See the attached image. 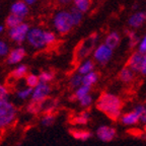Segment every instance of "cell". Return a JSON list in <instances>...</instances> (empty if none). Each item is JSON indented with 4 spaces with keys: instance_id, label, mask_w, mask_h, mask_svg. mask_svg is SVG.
<instances>
[{
    "instance_id": "obj_43",
    "label": "cell",
    "mask_w": 146,
    "mask_h": 146,
    "mask_svg": "<svg viewBox=\"0 0 146 146\" xmlns=\"http://www.w3.org/2000/svg\"><path fill=\"white\" fill-rule=\"evenodd\" d=\"M4 30H5V25H0V34H2V33L4 32Z\"/></svg>"
},
{
    "instance_id": "obj_28",
    "label": "cell",
    "mask_w": 146,
    "mask_h": 146,
    "mask_svg": "<svg viewBox=\"0 0 146 146\" xmlns=\"http://www.w3.org/2000/svg\"><path fill=\"white\" fill-rule=\"evenodd\" d=\"M27 111L30 114H39L43 111V105L42 103H38V102H34V100H31L29 105L27 106Z\"/></svg>"
},
{
    "instance_id": "obj_17",
    "label": "cell",
    "mask_w": 146,
    "mask_h": 146,
    "mask_svg": "<svg viewBox=\"0 0 146 146\" xmlns=\"http://www.w3.org/2000/svg\"><path fill=\"white\" fill-rule=\"evenodd\" d=\"M135 74L136 73L134 72L133 70H131L129 67L125 66L120 70L119 72V79L122 83L124 84H130L134 81L135 79Z\"/></svg>"
},
{
    "instance_id": "obj_15",
    "label": "cell",
    "mask_w": 146,
    "mask_h": 146,
    "mask_svg": "<svg viewBox=\"0 0 146 146\" xmlns=\"http://www.w3.org/2000/svg\"><path fill=\"white\" fill-rule=\"evenodd\" d=\"M121 41H122L121 35L119 34L118 32H116V31H113V32H110L106 36L104 43L111 49L116 50L119 46H120V44H121Z\"/></svg>"
},
{
    "instance_id": "obj_5",
    "label": "cell",
    "mask_w": 146,
    "mask_h": 146,
    "mask_svg": "<svg viewBox=\"0 0 146 146\" xmlns=\"http://www.w3.org/2000/svg\"><path fill=\"white\" fill-rule=\"evenodd\" d=\"M146 111V106L144 105H136L133 110L129 111V112H126L124 114H122L121 118H120V121L123 125L128 126H135L137 124H139L142 120V117L145 114Z\"/></svg>"
},
{
    "instance_id": "obj_25",
    "label": "cell",
    "mask_w": 146,
    "mask_h": 146,
    "mask_svg": "<svg viewBox=\"0 0 146 146\" xmlns=\"http://www.w3.org/2000/svg\"><path fill=\"white\" fill-rule=\"evenodd\" d=\"M27 66L25 64L17 65L13 70L11 71V76L15 79H21L23 77H27Z\"/></svg>"
},
{
    "instance_id": "obj_32",
    "label": "cell",
    "mask_w": 146,
    "mask_h": 146,
    "mask_svg": "<svg viewBox=\"0 0 146 146\" xmlns=\"http://www.w3.org/2000/svg\"><path fill=\"white\" fill-rule=\"evenodd\" d=\"M55 77V74L54 72L50 70H45V71H42L41 73L39 74V78H40V81L41 82H45V83H50Z\"/></svg>"
},
{
    "instance_id": "obj_13",
    "label": "cell",
    "mask_w": 146,
    "mask_h": 146,
    "mask_svg": "<svg viewBox=\"0 0 146 146\" xmlns=\"http://www.w3.org/2000/svg\"><path fill=\"white\" fill-rule=\"evenodd\" d=\"M25 49L23 47L18 46L16 48L12 49L9 54L7 55V59L6 62L9 65H16V64H19L23 60V58L25 57Z\"/></svg>"
},
{
    "instance_id": "obj_10",
    "label": "cell",
    "mask_w": 146,
    "mask_h": 146,
    "mask_svg": "<svg viewBox=\"0 0 146 146\" xmlns=\"http://www.w3.org/2000/svg\"><path fill=\"white\" fill-rule=\"evenodd\" d=\"M51 94V86L49 83H45V82H40L39 84L36 85L33 90L32 94V100L34 102H38V103H43L44 100H46L49 98Z\"/></svg>"
},
{
    "instance_id": "obj_20",
    "label": "cell",
    "mask_w": 146,
    "mask_h": 146,
    "mask_svg": "<svg viewBox=\"0 0 146 146\" xmlns=\"http://www.w3.org/2000/svg\"><path fill=\"white\" fill-rule=\"evenodd\" d=\"M42 105H43V111L42 112L44 114H46V113H54L57 110V108L59 107V100L57 98H48L46 100H44Z\"/></svg>"
},
{
    "instance_id": "obj_26",
    "label": "cell",
    "mask_w": 146,
    "mask_h": 146,
    "mask_svg": "<svg viewBox=\"0 0 146 146\" xmlns=\"http://www.w3.org/2000/svg\"><path fill=\"white\" fill-rule=\"evenodd\" d=\"M23 21H25V18L21 17V16H18V15H15V14L10 13L6 17V19H5V25H7V27L11 29V27H16V25L23 23Z\"/></svg>"
},
{
    "instance_id": "obj_37",
    "label": "cell",
    "mask_w": 146,
    "mask_h": 146,
    "mask_svg": "<svg viewBox=\"0 0 146 146\" xmlns=\"http://www.w3.org/2000/svg\"><path fill=\"white\" fill-rule=\"evenodd\" d=\"M137 51L142 54H146V33L141 39H140V42L137 46Z\"/></svg>"
},
{
    "instance_id": "obj_30",
    "label": "cell",
    "mask_w": 146,
    "mask_h": 146,
    "mask_svg": "<svg viewBox=\"0 0 146 146\" xmlns=\"http://www.w3.org/2000/svg\"><path fill=\"white\" fill-rule=\"evenodd\" d=\"M33 90H34V88L27 86V87H25V88H21L16 91V96H17V98H19V100H27V98H32Z\"/></svg>"
},
{
    "instance_id": "obj_1",
    "label": "cell",
    "mask_w": 146,
    "mask_h": 146,
    "mask_svg": "<svg viewBox=\"0 0 146 146\" xmlns=\"http://www.w3.org/2000/svg\"><path fill=\"white\" fill-rule=\"evenodd\" d=\"M96 109L104 113L109 119L113 121L120 120L123 110V100L120 96L112 92H103L98 96L96 104Z\"/></svg>"
},
{
    "instance_id": "obj_34",
    "label": "cell",
    "mask_w": 146,
    "mask_h": 146,
    "mask_svg": "<svg viewBox=\"0 0 146 146\" xmlns=\"http://www.w3.org/2000/svg\"><path fill=\"white\" fill-rule=\"evenodd\" d=\"M45 40L47 47L48 46H52L57 42V36H56L55 33L51 32V31H45Z\"/></svg>"
},
{
    "instance_id": "obj_12",
    "label": "cell",
    "mask_w": 146,
    "mask_h": 146,
    "mask_svg": "<svg viewBox=\"0 0 146 146\" xmlns=\"http://www.w3.org/2000/svg\"><path fill=\"white\" fill-rule=\"evenodd\" d=\"M143 59H144V54H142V53L138 52L136 50L135 52H133L130 55V57L128 58L126 66L129 67L135 73H139L142 66V63H143Z\"/></svg>"
},
{
    "instance_id": "obj_7",
    "label": "cell",
    "mask_w": 146,
    "mask_h": 146,
    "mask_svg": "<svg viewBox=\"0 0 146 146\" xmlns=\"http://www.w3.org/2000/svg\"><path fill=\"white\" fill-rule=\"evenodd\" d=\"M27 41L33 48L36 50L46 48L47 44L45 40V30H42L40 27H32L27 35Z\"/></svg>"
},
{
    "instance_id": "obj_14",
    "label": "cell",
    "mask_w": 146,
    "mask_h": 146,
    "mask_svg": "<svg viewBox=\"0 0 146 146\" xmlns=\"http://www.w3.org/2000/svg\"><path fill=\"white\" fill-rule=\"evenodd\" d=\"M29 5L25 2V1H16V2L12 3V5L10 6V13L15 14V15L21 16L23 18H25V16L29 14Z\"/></svg>"
},
{
    "instance_id": "obj_44",
    "label": "cell",
    "mask_w": 146,
    "mask_h": 146,
    "mask_svg": "<svg viewBox=\"0 0 146 146\" xmlns=\"http://www.w3.org/2000/svg\"><path fill=\"white\" fill-rule=\"evenodd\" d=\"M1 129H3L2 126H1V124H0V131H1Z\"/></svg>"
},
{
    "instance_id": "obj_18",
    "label": "cell",
    "mask_w": 146,
    "mask_h": 146,
    "mask_svg": "<svg viewBox=\"0 0 146 146\" xmlns=\"http://www.w3.org/2000/svg\"><path fill=\"white\" fill-rule=\"evenodd\" d=\"M94 68H96V62H94V60L85 59L79 63V65L77 67V73H79V74H81L83 76L85 74H87V73L94 71Z\"/></svg>"
},
{
    "instance_id": "obj_21",
    "label": "cell",
    "mask_w": 146,
    "mask_h": 146,
    "mask_svg": "<svg viewBox=\"0 0 146 146\" xmlns=\"http://www.w3.org/2000/svg\"><path fill=\"white\" fill-rule=\"evenodd\" d=\"M98 80H100V74L96 71H92V72L87 73L82 76V84L92 87L98 83Z\"/></svg>"
},
{
    "instance_id": "obj_4",
    "label": "cell",
    "mask_w": 146,
    "mask_h": 146,
    "mask_svg": "<svg viewBox=\"0 0 146 146\" xmlns=\"http://www.w3.org/2000/svg\"><path fill=\"white\" fill-rule=\"evenodd\" d=\"M17 110L9 100H0V124L2 128L10 126L15 121Z\"/></svg>"
},
{
    "instance_id": "obj_41",
    "label": "cell",
    "mask_w": 146,
    "mask_h": 146,
    "mask_svg": "<svg viewBox=\"0 0 146 146\" xmlns=\"http://www.w3.org/2000/svg\"><path fill=\"white\" fill-rule=\"evenodd\" d=\"M23 1H25L27 5H33L36 2V0H23Z\"/></svg>"
},
{
    "instance_id": "obj_23",
    "label": "cell",
    "mask_w": 146,
    "mask_h": 146,
    "mask_svg": "<svg viewBox=\"0 0 146 146\" xmlns=\"http://www.w3.org/2000/svg\"><path fill=\"white\" fill-rule=\"evenodd\" d=\"M90 91H91V87L82 84L81 86H79L78 88H76L75 90H74V94H73V96H71V98H72L73 100H77L78 102V100H81L82 98H84V96L90 94Z\"/></svg>"
},
{
    "instance_id": "obj_31",
    "label": "cell",
    "mask_w": 146,
    "mask_h": 146,
    "mask_svg": "<svg viewBox=\"0 0 146 146\" xmlns=\"http://www.w3.org/2000/svg\"><path fill=\"white\" fill-rule=\"evenodd\" d=\"M40 78L39 75H36V74H27V77H25V84L27 86L32 87V88H35L36 85L40 83Z\"/></svg>"
},
{
    "instance_id": "obj_2",
    "label": "cell",
    "mask_w": 146,
    "mask_h": 146,
    "mask_svg": "<svg viewBox=\"0 0 146 146\" xmlns=\"http://www.w3.org/2000/svg\"><path fill=\"white\" fill-rule=\"evenodd\" d=\"M53 27L60 35H67L75 27L70 10H59L53 16Z\"/></svg>"
},
{
    "instance_id": "obj_40",
    "label": "cell",
    "mask_w": 146,
    "mask_h": 146,
    "mask_svg": "<svg viewBox=\"0 0 146 146\" xmlns=\"http://www.w3.org/2000/svg\"><path fill=\"white\" fill-rule=\"evenodd\" d=\"M73 0H57V2L59 3L61 6H66V5H69L70 3H72Z\"/></svg>"
},
{
    "instance_id": "obj_36",
    "label": "cell",
    "mask_w": 146,
    "mask_h": 146,
    "mask_svg": "<svg viewBox=\"0 0 146 146\" xmlns=\"http://www.w3.org/2000/svg\"><path fill=\"white\" fill-rule=\"evenodd\" d=\"M10 50H9V46L6 42L3 40H0V58L5 57L9 54Z\"/></svg>"
},
{
    "instance_id": "obj_16",
    "label": "cell",
    "mask_w": 146,
    "mask_h": 146,
    "mask_svg": "<svg viewBox=\"0 0 146 146\" xmlns=\"http://www.w3.org/2000/svg\"><path fill=\"white\" fill-rule=\"evenodd\" d=\"M70 134L71 136L76 140H80V141H87L92 137V132L86 129H82V128H72L70 129Z\"/></svg>"
},
{
    "instance_id": "obj_24",
    "label": "cell",
    "mask_w": 146,
    "mask_h": 146,
    "mask_svg": "<svg viewBox=\"0 0 146 146\" xmlns=\"http://www.w3.org/2000/svg\"><path fill=\"white\" fill-rule=\"evenodd\" d=\"M73 7H75L82 13H86L91 7V0H73Z\"/></svg>"
},
{
    "instance_id": "obj_9",
    "label": "cell",
    "mask_w": 146,
    "mask_h": 146,
    "mask_svg": "<svg viewBox=\"0 0 146 146\" xmlns=\"http://www.w3.org/2000/svg\"><path fill=\"white\" fill-rule=\"evenodd\" d=\"M96 138L102 142H111L117 137L116 128L109 125H102L96 131Z\"/></svg>"
},
{
    "instance_id": "obj_11",
    "label": "cell",
    "mask_w": 146,
    "mask_h": 146,
    "mask_svg": "<svg viewBox=\"0 0 146 146\" xmlns=\"http://www.w3.org/2000/svg\"><path fill=\"white\" fill-rule=\"evenodd\" d=\"M127 23L132 30L141 29L146 23V10H137L128 18Z\"/></svg>"
},
{
    "instance_id": "obj_38",
    "label": "cell",
    "mask_w": 146,
    "mask_h": 146,
    "mask_svg": "<svg viewBox=\"0 0 146 146\" xmlns=\"http://www.w3.org/2000/svg\"><path fill=\"white\" fill-rule=\"evenodd\" d=\"M8 89H7L6 86L4 85H1L0 84V100H8Z\"/></svg>"
},
{
    "instance_id": "obj_27",
    "label": "cell",
    "mask_w": 146,
    "mask_h": 146,
    "mask_svg": "<svg viewBox=\"0 0 146 146\" xmlns=\"http://www.w3.org/2000/svg\"><path fill=\"white\" fill-rule=\"evenodd\" d=\"M68 85L70 88L74 89L75 90L76 88H78L79 86L82 85V75L79 74V73H74L71 75V77L69 78V81H68Z\"/></svg>"
},
{
    "instance_id": "obj_22",
    "label": "cell",
    "mask_w": 146,
    "mask_h": 146,
    "mask_svg": "<svg viewBox=\"0 0 146 146\" xmlns=\"http://www.w3.org/2000/svg\"><path fill=\"white\" fill-rule=\"evenodd\" d=\"M89 120H90V113L88 111H83L72 119V123L77 126H84L88 123Z\"/></svg>"
},
{
    "instance_id": "obj_19",
    "label": "cell",
    "mask_w": 146,
    "mask_h": 146,
    "mask_svg": "<svg viewBox=\"0 0 146 146\" xmlns=\"http://www.w3.org/2000/svg\"><path fill=\"white\" fill-rule=\"evenodd\" d=\"M125 34L128 39V47H129L130 49L137 48V46H138V44H139L141 38H140L139 35L136 33V31L132 30V29H130V30H126Z\"/></svg>"
},
{
    "instance_id": "obj_42",
    "label": "cell",
    "mask_w": 146,
    "mask_h": 146,
    "mask_svg": "<svg viewBox=\"0 0 146 146\" xmlns=\"http://www.w3.org/2000/svg\"><path fill=\"white\" fill-rule=\"evenodd\" d=\"M141 123H143V124H146V111H145V114H144V115H143V117H142Z\"/></svg>"
},
{
    "instance_id": "obj_8",
    "label": "cell",
    "mask_w": 146,
    "mask_h": 146,
    "mask_svg": "<svg viewBox=\"0 0 146 146\" xmlns=\"http://www.w3.org/2000/svg\"><path fill=\"white\" fill-rule=\"evenodd\" d=\"M30 30H31L30 25L23 21L21 25L9 29L8 31L9 39L16 44H23L25 41H27V35H29Z\"/></svg>"
},
{
    "instance_id": "obj_33",
    "label": "cell",
    "mask_w": 146,
    "mask_h": 146,
    "mask_svg": "<svg viewBox=\"0 0 146 146\" xmlns=\"http://www.w3.org/2000/svg\"><path fill=\"white\" fill-rule=\"evenodd\" d=\"M70 12H71V15H72V18H73V21H74V25H80V23L82 21V19H83V14L81 11H79L78 9H76L75 7H72V8L70 9Z\"/></svg>"
},
{
    "instance_id": "obj_3",
    "label": "cell",
    "mask_w": 146,
    "mask_h": 146,
    "mask_svg": "<svg viewBox=\"0 0 146 146\" xmlns=\"http://www.w3.org/2000/svg\"><path fill=\"white\" fill-rule=\"evenodd\" d=\"M98 40H100V35L98 33H94L83 40L81 43H79L75 51L76 60L81 62L86 59V57H88L90 54H92L96 46L98 45Z\"/></svg>"
},
{
    "instance_id": "obj_35",
    "label": "cell",
    "mask_w": 146,
    "mask_h": 146,
    "mask_svg": "<svg viewBox=\"0 0 146 146\" xmlns=\"http://www.w3.org/2000/svg\"><path fill=\"white\" fill-rule=\"evenodd\" d=\"M78 103H79L81 108H83V109H88V108L92 105V103H94V98H92L91 94H88V96H84V98H82L81 100H78Z\"/></svg>"
},
{
    "instance_id": "obj_6",
    "label": "cell",
    "mask_w": 146,
    "mask_h": 146,
    "mask_svg": "<svg viewBox=\"0 0 146 146\" xmlns=\"http://www.w3.org/2000/svg\"><path fill=\"white\" fill-rule=\"evenodd\" d=\"M113 55H114V50L108 47L105 43H102L96 46V48L92 53V57L94 62L100 64V66H105L112 60Z\"/></svg>"
},
{
    "instance_id": "obj_29",
    "label": "cell",
    "mask_w": 146,
    "mask_h": 146,
    "mask_svg": "<svg viewBox=\"0 0 146 146\" xmlns=\"http://www.w3.org/2000/svg\"><path fill=\"white\" fill-rule=\"evenodd\" d=\"M55 120H56V116L54 115V113H46L41 119V125L44 127H50L54 124Z\"/></svg>"
},
{
    "instance_id": "obj_39",
    "label": "cell",
    "mask_w": 146,
    "mask_h": 146,
    "mask_svg": "<svg viewBox=\"0 0 146 146\" xmlns=\"http://www.w3.org/2000/svg\"><path fill=\"white\" fill-rule=\"evenodd\" d=\"M139 74L141 76L146 77V54H144V59H143V63H142L141 69L139 71Z\"/></svg>"
}]
</instances>
